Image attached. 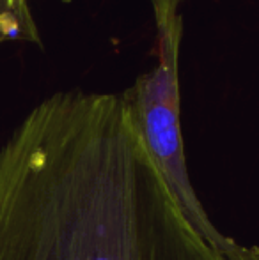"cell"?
Returning a JSON list of instances; mask_svg holds the SVG:
<instances>
[{"instance_id":"6da1fadb","label":"cell","mask_w":259,"mask_h":260,"mask_svg":"<svg viewBox=\"0 0 259 260\" xmlns=\"http://www.w3.org/2000/svg\"><path fill=\"white\" fill-rule=\"evenodd\" d=\"M0 260H238L190 226L123 94L57 92L0 147Z\"/></svg>"},{"instance_id":"7a4b0ae2","label":"cell","mask_w":259,"mask_h":260,"mask_svg":"<svg viewBox=\"0 0 259 260\" xmlns=\"http://www.w3.org/2000/svg\"><path fill=\"white\" fill-rule=\"evenodd\" d=\"M156 30V66L140 75L126 92L133 126L149 159L165 182L190 226L218 251L238 260H259V248H247L211 223L192 186L180 119V48L183 39V0H149Z\"/></svg>"},{"instance_id":"3957f363","label":"cell","mask_w":259,"mask_h":260,"mask_svg":"<svg viewBox=\"0 0 259 260\" xmlns=\"http://www.w3.org/2000/svg\"><path fill=\"white\" fill-rule=\"evenodd\" d=\"M7 39H23L39 43V34L32 18H25L13 9L9 0H0V43Z\"/></svg>"},{"instance_id":"277c9868","label":"cell","mask_w":259,"mask_h":260,"mask_svg":"<svg viewBox=\"0 0 259 260\" xmlns=\"http://www.w3.org/2000/svg\"><path fill=\"white\" fill-rule=\"evenodd\" d=\"M9 2L18 14H21L25 18H32L31 9H28V0H9ZM64 2H69V0H64Z\"/></svg>"}]
</instances>
